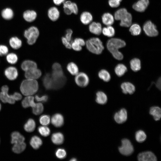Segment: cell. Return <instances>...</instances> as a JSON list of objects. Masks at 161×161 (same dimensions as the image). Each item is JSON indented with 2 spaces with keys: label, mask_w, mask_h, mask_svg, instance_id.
Wrapping results in <instances>:
<instances>
[{
  "label": "cell",
  "mask_w": 161,
  "mask_h": 161,
  "mask_svg": "<svg viewBox=\"0 0 161 161\" xmlns=\"http://www.w3.org/2000/svg\"><path fill=\"white\" fill-rule=\"evenodd\" d=\"M2 17L5 20H10L14 16V13L12 9L10 8L4 9L1 12Z\"/></svg>",
  "instance_id": "obj_33"
},
{
  "label": "cell",
  "mask_w": 161,
  "mask_h": 161,
  "mask_svg": "<svg viewBox=\"0 0 161 161\" xmlns=\"http://www.w3.org/2000/svg\"><path fill=\"white\" fill-rule=\"evenodd\" d=\"M103 23L107 26H111L114 22V18L109 13H104L102 17Z\"/></svg>",
  "instance_id": "obj_27"
},
{
  "label": "cell",
  "mask_w": 161,
  "mask_h": 161,
  "mask_svg": "<svg viewBox=\"0 0 161 161\" xmlns=\"http://www.w3.org/2000/svg\"><path fill=\"white\" fill-rule=\"evenodd\" d=\"M130 65L131 69L134 72L138 71L141 69V62L138 58L132 59L130 61Z\"/></svg>",
  "instance_id": "obj_36"
},
{
  "label": "cell",
  "mask_w": 161,
  "mask_h": 161,
  "mask_svg": "<svg viewBox=\"0 0 161 161\" xmlns=\"http://www.w3.org/2000/svg\"><path fill=\"white\" fill-rule=\"evenodd\" d=\"M102 32L104 35L108 37H111L113 36L115 34L114 28L111 26H107L102 29Z\"/></svg>",
  "instance_id": "obj_39"
},
{
  "label": "cell",
  "mask_w": 161,
  "mask_h": 161,
  "mask_svg": "<svg viewBox=\"0 0 161 161\" xmlns=\"http://www.w3.org/2000/svg\"><path fill=\"white\" fill-rule=\"evenodd\" d=\"M39 35L38 29L34 26L30 27L24 32V36L27 39L28 44L30 45H32L36 42Z\"/></svg>",
  "instance_id": "obj_6"
},
{
  "label": "cell",
  "mask_w": 161,
  "mask_h": 161,
  "mask_svg": "<svg viewBox=\"0 0 161 161\" xmlns=\"http://www.w3.org/2000/svg\"><path fill=\"white\" fill-rule=\"evenodd\" d=\"M143 30L145 34L149 37L156 36L158 34L156 26L150 21L144 24Z\"/></svg>",
  "instance_id": "obj_9"
},
{
  "label": "cell",
  "mask_w": 161,
  "mask_h": 161,
  "mask_svg": "<svg viewBox=\"0 0 161 161\" xmlns=\"http://www.w3.org/2000/svg\"><path fill=\"white\" fill-rule=\"evenodd\" d=\"M75 80L76 83L80 87H85L89 82V79L86 74L83 72L78 73L75 75Z\"/></svg>",
  "instance_id": "obj_11"
},
{
  "label": "cell",
  "mask_w": 161,
  "mask_h": 161,
  "mask_svg": "<svg viewBox=\"0 0 161 161\" xmlns=\"http://www.w3.org/2000/svg\"><path fill=\"white\" fill-rule=\"evenodd\" d=\"M52 142L56 145H60L62 144L64 140V135L60 132L53 133L51 137Z\"/></svg>",
  "instance_id": "obj_29"
},
{
  "label": "cell",
  "mask_w": 161,
  "mask_h": 161,
  "mask_svg": "<svg viewBox=\"0 0 161 161\" xmlns=\"http://www.w3.org/2000/svg\"><path fill=\"white\" fill-rule=\"evenodd\" d=\"M21 68L23 70L26 72L37 68V65L34 61L30 60H25L21 64Z\"/></svg>",
  "instance_id": "obj_24"
},
{
  "label": "cell",
  "mask_w": 161,
  "mask_h": 161,
  "mask_svg": "<svg viewBox=\"0 0 161 161\" xmlns=\"http://www.w3.org/2000/svg\"><path fill=\"white\" fill-rule=\"evenodd\" d=\"M118 150L122 155L128 156L132 154L134 149L130 141L128 139H124L121 140V145L119 147Z\"/></svg>",
  "instance_id": "obj_7"
},
{
  "label": "cell",
  "mask_w": 161,
  "mask_h": 161,
  "mask_svg": "<svg viewBox=\"0 0 161 161\" xmlns=\"http://www.w3.org/2000/svg\"><path fill=\"white\" fill-rule=\"evenodd\" d=\"M65 0H53L54 3L57 5H59L62 3H63Z\"/></svg>",
  "instance_id": "obj_56"
},
{
  "label": "cell",
  "mask_w": 161,
  "mask_h": 161,
  "mask_svg": "<svg viewBox=\"0 0 161 161\" xmlns=\"http://www.w3.org/2000/svg\"><path fill=\"white\" fill-rule=\"evenodd\" d=\"M85 44L89 51L97 55L101 54L104 49L102 42L98 38H90L86 41Z\"/></svg>",
  "instance_id": "obj_5"
},
{
  "label": "cell",
  "mask_w": 161,
  "mask_h": 161,
  "mask_svg": "<svg viewBox=\"0 0 161 161\" xmlns=\"http://www.w3.org/2000/svg\"><path fill=\"white\" fill-rule=\"evenodd\" d=\"M137 159L139 161H156L157 158L152 152L147 151L141 152L137 156Z\"/></svg>",
  "instance_id": "obj_12"
},
{
  "label": "cell",
  "mask_w": 161,
  "mask_h": 161,
  "mask_svg": "<svg viewBox=\"0 0 161 161\" xmlns=\"http://www.w3.org/2000/svg\"><path fill=\"white\" fill-rule=\"evenodd\" d=\"M89 29L91 33L96 35L101 34L102 29L101 24L95 22H91L89 24Z\"/></svg>",
  "instance_id": "obj_17"
},
{
  "label": "cell",
  "mask_w": 161,
  "mask_h": 161,
  "mask_svg": "<svg viewBox=\"0 0 161 161\" xmlns=\"http://www.w3.org/2000/svg\"><path fill=\"white\" fill-rule=\"evenodd\" d=\"M43 83L46 89H54L53 81L51 74L50 73H47L44 75L43 79Z\"/></svg>",
  "instance_id": "obj_22"
},
{
  "label": "cell",
  "mask_w": 161,
  "mask_h": 161,
  "mask_svg": "<svg viewBox=\"0 0 161 161\" xmlns=\"http://www.w3.org/2000/svg\"><path fill=\"white\" fill-rule=\"evenodd\" d=\"M64 10L65 13L67 15L72 13L77 14L78 13V8L77 4L70 1H65L63 3Z\"/></svg>",
  "instance_id": "obj_10"
},
{
  "label": "cell",
  "mask_w": 161,
  "mask_h": 161,
  "mask_svg": "<svg viewBox=\"0 0 161 161\" xmlns=\"http://www.w3.org/2000/svg\"><path fill=\"white\" fill-rule=\"evenodd\" d=\"M32 108L33 113L36 115L41 114L44 110L43 106L41 102L36 103L35 106Z\"/></svg>",
  "instance_id": "obj_43"
},
{
  "label": "cell",
  "mask_w": 161,
  "mask_h": 161,
  "mask_svg": "<svg viewBox=\"0 0 161 161\" xmlns=\"http://www.w3.org/2000/svg\"><path fill=\"white\" fill-rule=\"evenodd\" d=\"M61 40L63 44L67 48L69 49H71L72 48L71 43L65 37H63L62 38Z\"/></svg>",
  "instance_id": "obj_52"
},
{
  "label": "cell",
  "mask_w": 161,
  "mask_h": 161,
  "mask_svg": "<svg viewBox=\"0 0 161 161\" xmlns=\"http://www.w3.org/2000/svg\"><path fill=\"white\" fill-rule=\"evenodd\" d=\"M8 52L7 47L4 45H0V56H3L7 54Z\"/></svg>",
  "instance_id": "obj_50"
},
{
  "label": "cell",
  "mask_w": 161,
  "mask_h": 161,
  "mask_svg": "<svg viewBox=\"0 0 161 161\" xmlns=\"http://www.w3.org/2000/svg\"><path fill=\"white\" fill-rule=\"evenodd\" d=\"M6 60L9 63L11 64H14L17 62L18 58L16 54L11 53L7 55Z\"/></svg>",
  "instance_id": "obj_44"
},
{
  "label": "cell",
  "mask_w": 161,
  "mask_h": 161,
  "mask_svg": "<svg viewBox=\"0 0 161 161\" xmlns=\"http://www.w3.org/2000/svg\"><path fill=\"white\" fill-rule=\"evenodd\" d=\"M71 47L74 50L77 51H80L82 49V46L74 41L71 43Z\"/></svg>",
  "instance_id": "obj_51"
},
{
  "label": "cell",
  "mask_w": 161,
  "mask_h": 161,
  "mask_svg": "<svg viewBox=\"0 0 161 161\" xmlns=\"http://www.w3.org/2000/svg\"><path fill=\"white\" fill-rule=\"evenodd\" d=\"M161 78L160 77L157 81L156 84V87L160 90L161 89Z\"/></svg>",
  "instance_id": "obj_57"
},
{
  "label": "cell",
  "mask_w": 161,
  "mask_h": 161,
  "mask_svg": "<svg viewBox=\"0 0 161 161\" xmlns=\"http://www.w3.org/2000/svg\"><path fill=\"white\" fill-rule=\"evenodd\" d=\"M4 74L6 77L9 80H14L18 76V73L17 69L13 66H10L6 69Z\"/></svg>",
  "instance_id": "obj_15"
},
{
  "label": "cell",
  "mask_w": 161,
  "mask_h": 161,
  "mask_svg": "<svg viewBox=\"0 0 161 161\" xmlns=\"http://www.w3.org/2000/svg\"><path fill=\"white\" fill-rule=\"evenodd\" d=\"M11 143L13 144L24 142L25 140L24 137L17 131L13 132L11 134Z\"/></svg>",
  "instance_id": "obj_28"
},
{
  "label": "cell",
  "mask_w": 161,
  "mask_h": 161,
  "mask_svg": "<svg viewBox=\"0 0 161 161\" xmlns=\"http://www.w3.org/2000/svg\"><path fill=\"white\" fill-rule=\"evenodd\" d=\"M13 95L15 101L19 100L22 98V96L18 92H15Z\"/></svg>",
  "instance_id": "obj_55"
},
{
  "label": "cell",
  "mask_w": 161,
  "mask_h": 161,
  "mask_svg": "<svg viewBox=\"0 0 161 161\" xmlns=\"http://www.w3.org/2000/svg\"><path fill=\"white\" fill-rule=\"evenodd\" d=\"M35 127V123L32 119H29L27 121L24 126V129L25 131L29 132L33 131Z\"/></svg>",
  "instance_id": "obj_35"
},
{
  "label": "cell",
  "mask_w": 161,
  "mask_h": 161,
  "mask_svg": "<svg viewBox=\"0 0 161 161\" xmlns=\"http://www.w3.org/2000/svg\"><path fill=\"white\" fill-rule=\"evenodd\" d=\"M126 43L123 40L118 38H112L109 40L107 43V47L114 57L118 60L123 58V55L120 52V48L124 47Z\"/></svg>",
  "instance_id": "obj_2"
},
{
  "label": "cell",
  "mask_w": 161,
  "mask_h": 161,
  "mask_svg": "<svg viewBox=\"0 0 161 161\" xmlns=\"http://www.w3.org/2000/svg\"><path fill=\"white\" fill-rule=\"evenodd\" d=\"M12 149L13 152L19 154L23 151L26 147V144L24 142L18 143L13 144Z\"/></svg>",
  "instance_id": "obj_34"
},
{
  "label": "cell",
  "mask_w": 161,
  "mask_h": 161,
  "mask_svg": "<svg viewBox=\"0 0 161 161\" xmlns=\"http://www.w3.org/2000/svg\"><path fill=\"white\" fill-rule=\"evenodd\" d=\"M149 113L155 120H159L161 117V108L157 106H152L150 108Z\"/></svg>",
  "instance_id": "obj_25"
},
{
  "label": "cell",
  "mask_w": 161,
  "mask_h": 161,
  "mask_svg": "<svg viewBox=\"0 0 161 161\" xmlns=\"http://www.w3.org/2000/svg\"><path fill=\"white\" fill-rule=\"evenodd\" d=\"M122 1V0H109V4L112 7H116L120 5Z\"/></svg>",
  "instance_id": "obj_49"
},
{
  "label": "cell",
  "mask_w": 161,
  "mask_h": 161,
  "mask_svg": "<svg viewBox=\"0 0 161 161\" xmlns=\"http://www.w3.org/2000/svg\"><path fill=\"white\" fill-rule=\"evenodd\" d=\"M60 14L59 10L55 7L50 8L47 12L48 17L51 20L53 21H57L58 19Z\"/></svg>",
  "instance_id": "obj_20"
},
{
  "label": "cell",
  "mask_w": 161,
  "mask_h": 161,
  "mask_svg": "<svg viewBox=\"0 0 161 161\" xmlns=\"http://www.w3.org/2000/svg\"><path fill=\"white\" fill-rule=\"evenodd\" d=\"M130 26L129 30L132 35L136 36L140 34L141 32V29L139 25L134 24L131 25Z\"/></svg>",
  "instance_id": "obj_40"
},
{
  "label": "cell",
  "mask_w": 161,
  "mask_h": 161,
  "mask_svg": "<svg viewBox=\"0 0 161 161\" xmlns=\"http://www.w3.org/2000/svg\"><path fill=\"white\" fill-rule=\"evenodd\" d=\"M99 78L105 82H108L111 79V76L109 73L106 70L102 69L99 72Z\"/></svg>",
  "instance_id": "obj_42"
},
{
  "label": "cell",
  "mask_w": 161,
  "mask_h": 161,
  "mask_svg": "<svg viewBox=\"0 0 161 161\" xmlns=\"http://www.w3.org/2000/svg\"><path fill=\"white\" fill-rule=\"evenodd\" d=\"M114 18L115 20L120 21V25L121 26L128 27L131 24L132 16L125 8L117 10L114 13Z\"/></svg>",
  "instance_id": "obj_4"
},
{
  "label": "cell",
  "mask_w": 161,
  "mask_h": 161,
  "mask_svg": "<svg viewBox=\"0 0 161 161\" xmlns=\"http://www.w3.org/2000/svg\"><path fill=\"white\" fill-rule=\"evenodd\" d=\"M38 131L40 134L44 137L47 136L50 133L49 129L45 126H39Z\"/></svg>",
  "instance_id": "obj_45"
},
{
  "label": "cell",
  "mask_w": 161,
  "mask_h": 161,
  "mask_svg": "<svg viewBox=\"0 0 161 161\" xmlns=\"http://www.w3.org/2000/svg\"><path fill=\"white\" fill-rule=\"evenodd\" d=\"M41 75V71L37 68L25 72V76L27 79H34L39 78Z\"/></svg>",
  "instance_id": "obj_16"
},
{
  "label": "cell",
  "mask_w": 161,
  "mask_h": 161,
  "mask_svg": "<svg viewBox=\"0 0 161 161\" xmlns=\"http://www.w3.org/2000/svg\"><path fill=\"white\" fill-rule=\"evenodd\" d=\"M68 71L72 75H76L78 73L79 69L77 65L73 62L69 63L66 67Z\"/></svg>",
  "instance_id": "obj_37"
},
{
  "label": "cell",
  "mask_w": 161,
  "mask_h": 161,
  "mask_svg": "<svg viewBox=\"0 0 161 161\" xmlns=\"http://www.w3.org/2000/svg\"><path fill=\"white\" fill-rule=\"evenodd\" d=\"M55 154L58 158L60 159H63L66 157V151L64 149L59 148L56 150Z\"/></svg>",
  "instance_id": "obj_47"
},
{
  "label": "cell",
  "mask_w": 161,
  "mask_h": 161,
  "mask_svg": "<svg viewBox=\"0 0 161 161\" xmlns=\"http://www.w3.org/2000/svg\"><path fill=\"white\" fill-rule=\"evenodd\" d=\"M38 88L37 81L34 79H27L21 83L20 89L21 93L26 96H31L35 93Z\"/></svg>",
  "instance_id": "obj_3"
},
{
  "label": "cell",
  "mask_w": 161,
  "mask_h": 161,
  "mask_svg": "<svg viewBox=\"0 0 161 161\" xmlns=\"http://www.w3.org/2000/svg\"><path fill=\"white\" fill-rule=\"evenodd\" d=\"M96 102L100 104H106L107 101V97L106 94L102 91H98L96 94Z\"/></svg>",
  "instance_id": "obj_30"
},
{
  "label": "cell",
  "mask_w": 161,
  "mask_h": 161,
  "mask_svg": "<svg viewBox=\"0 0 161 161\" xmlns=\"http://www.w3.org/2000/svg\"><path fill=\"white\" fill-rule=\"evenodd\" d=\"M114 119L116 122L118 124L124 123L127 119V113L124 108H122L116 112L114 116Z\"/></svg>",
  "instance_id": "obj_13"
},
{
  "label": "cell",
  "mask_w": 161,
  "mask_h": 161,
  "mask_svg": "<svg viewBox=\"0 0 161 161\" xmlns=\"http://www.w3.org/2000/svg\"><path fill=\"white\" fill-rule=\"evenodd\" d=\"M122 92L125 94L129 93L133 94L135 91L134 86L131 83L129 82L123 83L121 85Z\"/></svg>",
  "instance_id": "obj_18"
},
{
  "label": "cell",
  "mask_w": 161,
  "mask_h": 161,
  "mask_svg": "<svg viewBox=\"0 0 161 161\" xmlns=\"http://www.w3.org/2000/svg\"><path fill=\"white\" fill-rule=\"evenodd\" d=\"M23 16L26 21L30 22L35 19L37 16V14L36 12L33 10H27L23 13Z\"/></svg>",
  "instance_id": "obj_21"
},
{
  "label": "cell",
  "mask_w": 161,
  "mask_h": 161,
  "mask_svg": "<svg viewBox=\"0 0 161 161\" xmlns=\"http://www.w3.org/2000/svg\"><path fill=\"white\" fill-rule=\"evenodd\" d=\"M70 160L72 161H77V160L75 158H72Z\"/></svg>",
  "instance_id": "obj_58"
},
{
  "label": "cell",
  "mask_w": 161,
  "mask_h": 161,
  "mask_svg": "<svg viewBox=\"0 0 161 161\" xmlns=\"http://www.w3.org/2000/svg\"><path fill=\"white\" fill-rule=\"evenodd\" d=\"M35 98L37 101L40 102H45L48 100V97L46 95H43L41 96L36 95Z\"/></svg>",
  "instance_id": "obj_48"
},
{
  "label": "cell",
  "mask_w": 161,
  "mask_h": 161,
  "mask_svg": "<svg viewBox=\"0 0 161 161\" xmlns=\"http://www.w3.org/2000/svg\"><path fill=\"white\" fill-rule=\"evenodd\" d=\"M9 88L7 85L2 86L1 92H0V99L4 103H8L13 104L15 102L13 95H10L8 94Z\"/></svg>",
  "instance_id": "obj_8"
},
{
  "label": "cell",
  "mask_w": 161,
  "mask_h": 161,
  "mask_svg": "<svg viewBox=\"0 0 161 161\" xmlns=\"http://www.w3.org/2000/svg\"><path fill=\"white\" fill-rule=\"evenodd\" d=\"M34 97L31 96H26L22 101L21 104L24 108H27L29 107H33L35 104L34 101Z\"/></svg>",
  "instance_id": "obj_26"
},
{
  "label": "cell",
  "mask_w": 161,
  "mask_h": 161,
  "mask_svg": "<svg viewBox=\"0 0 161 161\" xmlns=\"http://www.w3.org/2000/svg\"><path fill=\"white\" fill-rule=\"evenodd\" d=\"M135 138L137 142L142 143L146 140V135L143 131L139 130L136 132L135 134Z\"/></svg>",
  "instance_id": "obj_41"
},
{
  "label": "cell",
  "mask_w": 161,
  "mask_h": 161,
  "mask_svg": "<svg viewBox=\"0 0 161 161\" xmlns=\"http://www.w3.org/2000/svg\"><path fill=\"white\" fill-rule=\"evenodd\" d=\"M1 104L0 103V111L1 109Z\"/></svg>",
  "instance_id": "obj_59"
},
{
  "label": "cell",
  "mask_w": 161,
  "mask_h": 161,
  "mask_svg": "<svg viewBox=\"0 0 161 161\" xmlns=\"http://www.w3.org/2000/svg\"><path fill=\"white\" fill-rule=\"evenodd\" d=\"M149 4L148 0H139L133 5V8L136 11L140 12L144 11Z\"/></svg>",
  "instance_id": "obj_14"
},
{
  "label": "cell",
  "mask_w": 161,
  "mask_h": 161,
  "mask_svg": "<svg viewBox=\"0 0 161 161\" xmlns=\"http://www.w3.org/2000/svg\"><path fill=\"white\" fill-rule=\"evenodd\" d=\"M74 41L79 44L81 46H84L85 44V42L82 38H76Z\"/></svg>",
  "instance_id": "obj_54"
},
{
  "label": "cell",
  "mask_w": 161,
  "mask_h": 161,
  "mask_svg": "<svg viewBox=\"0 0 161 161\" xmlns=\"http://www.w3.org/2000/svg\"><path fill=\"white\" fill-rule=\"evenodd\" d=\"M42 142L38 137L34 136L32 137L30 141L31 146L35 149H38L42 145Z\"/></svg>",
  "instance_id": "obj_31"
},
{
  "label": "cell",
  "mask_w": 161,
  "mask_h": 161,
  "mask_svg": "<svg viewBox=\"0 0 161 161\" xmlns=\"http://www.w3.org/2000/svg\"><path fill=\"white\" fill-rule=\"evenodd\" d=\"M80 19L81 23L83 24L87 25L92 22L93 17L90 13L87 11H84L81 14Z\"/></svg>",
  "instance_id": "obj_23"
},
{
  "label": "cell",
  "mask_w": 161,
  "mask_h": 161,
  "mask_svg": "<svg viewBox=\"0 0 161 161\" xmlns=\"http://www.w3.org/2000/svg\"><path fill=\"white\" fill-rule=\"evenodd\" d=\"M51 122L53 125L55 127H60L64 124V117L61 114L59 113L56 114L52 117Z\"/></svg>",
  "instance_id": "obj_19"
},
{
  "label": "cell",
  "mask_w": 161,
  "mask_h": 161,
  "mask_svg": "<svg viewBox=\"0 0 161 161\" xmlns=\"http://www.w3.org/2000/svg\"><path fill=\"white\" fill-rule=\"evenodd\" d=\"M51 76L53 81L54 89H59L65 84L66 78L64 75L61 65L58 63H54L52 66Z\"/></svg>",
  "instance_id": "obj_1"
},
{
  "label": "cell",
  "mask_w": 161,
  "mask_h": 161,
  "mask_svg": "<svg viewBox=\"0 0 161 161\" xmlns=\"http://www.w3.org/2000/svg\"><path fill=\"white\" fill-rule=\"evenodd\" d=\"M9 42L11 47L14 49L19 48L22 44L21 40L17 37H11L9 40Z\"/></svg>",
  "instance_id": "obj_32"
},
{
  "label": "cell",
  "mask_w": 161,
  "mask_h": 161,
  "mask_svg": "<svg viewBox=\"0 0 161 161\" xmlns=\"http://www.w3.org/2000/svg\"><path fill=\"white\" fill-rule=\"evenodd\" d=\"M73 33L72 30L71 29H68L66 31L65 38L69 41L71 42L72 39V36Z\"/></svg>",
  "instance_id": "obj_53"
},
{
  "label": "cell",
  "mask_w": 161,
  "mask_h": 161,
  "mask_svg": "<svg viewBox=\"0 0 161 161\" xmlns=\"http://www.w3.org/2000/svg\"><path fill=\"white\" fill-rule=\"evenodd\" d=\"M126 66L123 64H119L116 66L114 71L116 74L119 77L123 76L127 71Z\"/></svg>",
  "instance_id": "obj_38"
},
{
  "label": "cell",
  "mask_w": 161,
  "mask_h": 161,
  "mask_svg": "<svg viewBox=\"0 0 161 161\" xmlns=\"http://www.w3.org/2000/svg\"><path fill=\"white\" fill-rule=\"evenodd\" d=\"M40 123L43 126H47L49 124L50 122V116L47 115H43L39 118Z\"/></svg>",
  "instance_id": "obj_46"
}]
</instances>
